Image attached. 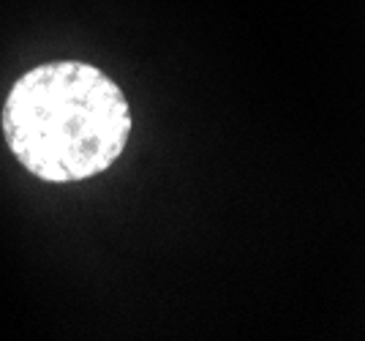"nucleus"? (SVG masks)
<instances>
[{"instance_id":"nucleus-1","label":"nucleus","mask_w":365,"mask_h":341,"mask_svg":"<svg viewBox=\"0 0 365 341\" xmlns=\"http://www.w3.org/2000/svg\"><path fill=\"white\" fill-rule=\"evenodd\" d=\"M3 137L16 161L46 183L88 180L125 151L131 109L118 82L88 63H44L11 85Z\"/></svg>"}]
</instances>
